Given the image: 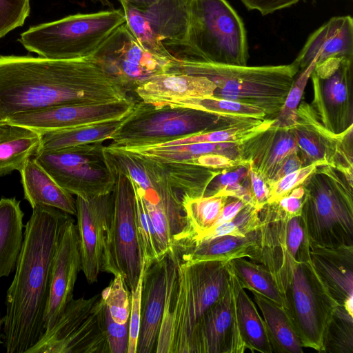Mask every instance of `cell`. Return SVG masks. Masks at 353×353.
Here are the masks:
<instances>
[{
    "mask_svg": "<svg viewBox=\"0 0 353 353\" xmlns=\"http://www.w3.org/2000/svg\"><path fill=\"white\" fill-rule=\"evenodd\" d=\"M131 98L88 57L0 55V123L13 114L58 105Z\"/></svg>",
    "mask_w": 353,
    "mask_h": 353,
    "instance_id": "cell-1",
    "label": "cell"
},
{
    "mask_svg": "<svg viewBox=\"0 0 353 353\" xmlns=\"http://www.w3.org/2000/svg\"><path fill=\"white\" fill-rule=\"evenodd\" d=\"M69 214L39 205L24 225L15 273L6 296L3 344L7 353H27L45 332L51 264Z\"/></svg>",
    "mask_w": 353,
    "mask_h": 353,
    "instance_id": "cell-2",
    "label": "cell"
},
{
    "mask_svg": "<svg viewBox=\"0 0 353 353\" xmlns=\"http://www.w3.org/2000/svg\"><path fill=\"white\" fill-rule=\"evenodd\" d=\"M162 321L154 352L194 353L199 323L228 290V261H194L170 248Z\"/></svg>",
    "mask_w": 353,
    "mask_h": 353,
    "instance_id": "cell-3",
    "label": "cell"
},
{
    "mask_svg": "<svg viewBox=\"0 0 353 353\" xmlns=\"http://www.w3.org/2000/svg\"><path fill=\"white\" fill-rule=\"evenodd\" d=\"M179 61L247 65L244 23L227 0H190L184 39L168 49Z\"/></svg>",
    "mask_w": 353,
    "mask_h": 353,
    "instance_id": "cell-4",
    "label": "cell"
},
{
    "mask_svg": "<svg viewBox=\"0 0 353 353\" xmlns=\"http://www.w3.org/2000/svg\"><path fill=\"white\" fill-rule=\"evenodd\" d=\"M299 70L294 63L248 66L179 61L171 72L205 77L216 86L214 97L255 105L273 119L281 110Z\"/></svg>",
    "mask_w": 353,
    "mask_h": 353,
    "instance_id": "cell-5",
    "label": "cell"
},
{
    "mask_svg": "<svg viewBox=\"0 0 353 353\" xmlns=\"http://www.w3.org/2000/svg\"><path fill=\"white\" fill-rule=\"evenodd\" d=\"M301 216L310 243L353 246V183L339 170L320 165L302 183Z\"/></svg>",
    "mask_w": 353,
    "mask_h": 353,
    "instance_id": "cell-6",
    "label": "cell"
},
{
    "mask_svg": "<svg viewBox=\"0 0 353 353\" xmlns=\"http://www.w3.org/2000/svg\"><path fill=\"white\" fill-rule=\"evenodd\" d=\"M125 22L122 8L78 13L30 27L18 41L30 52L57 60L87 58Z\"/></svg>",
    "mask_w": 353,
    "mask_h": 353,
    "instance_id": "cell-7",
    "label": "cell"
},
{
    "mask_svg": "<svg viewBox=\"0 0 353 353\" xmlns=\"http://www.w3.org/2000/svg\"><path fill=\"white\" fill-rule=\"evenodd\" d=\"M243 121L247 120L225 118L180 106L156 107L137 100L133 110L112 135L110 145L122 148L154 146Z\"/></svg>",
    "mask_w": 353,
    "mask_h": 353,
    "instance_id": "cell-8",
    "label": "cell"
},
{
    "mask_svg": "<svg viewBox=\"0 0 353 353\" xmlns=\"http://www.w3.org/2000/svg\"><path fill=\"white\" fill-rule=\"evenodd\" d=\"M287 266L276 280L284 301L283 309L303 347L323 352L324 337L338 305L310 258L289 260Z\"/></svg>",
    "mask_w": 353,
    "mask_h": 353,
    "instance_id": "cell-9",
    "label": "cell"
},
{
    "mask_svg": "<svg viewBox=\"0 0 353 353\" xmlns=\"http://www.w3.org/2000/svg\"><path fill=\"white\" fill-rule=\"evenodd\" d=\"M105 145L95 142L51 151L33 157L63 189L88 199L112 192L115 176L107 159Z\"/></svg>",
    "mask_w": 353,
    "mask_h": 353,
    "instance_id": "cell-10",
    "label": "cell"
},
{
    "mask_svg": "<svg viewBox=\"0 0 353 353\" xmlns=\"http://www.w3.org/2000/svg\"><path fill=\"white\" fill-rule=\"evenodd\" d=\"M100 294L74 298L27 353H110Z\"/></svg>",
    "mask_w": 353,
    "mask_h": 353,
    "instance_id": "cell-11",
    "label": "cell"
},
{
    "mask_svg": "<svg viewBox=\"0 0 353 353\" xmlns=\"http://www.w3.org/2000/svg\"><path fill=\"white\" fill-rule=\"evenodd\" d=\"M129 96L149 79L170 72L179 61L143 47L125 22L88 57Z\"/></svg>",
    "mask_w": 353,
    "mask_h": 353,
    "instance_id": "cell-12",
    "label": "cell"
},
{
    "mask_svg": "<svg viewBox=\"0 0 353 353\" xmlns=\"http://www.w3.org/2000/svg\"><path fill=\"white\" fill-rule=\"evenodd\" d=\"M115 184L103 272L121 274L129 290L135 288L141 270L137 238L135 196L130 179L112 170Z\"/></svg>",
    "mask_w": 353,
    "mask_h": 353,
    "instance_id": "cell-13",
    "label": "cell"
},
{
    "mask_svg": "<svg viewBox=\"0 0 353 353\" xmlns=\"http://www.w3.org/2000/svg\"><path fill=\"white\" fill-rule=\"evenodd\" d=\"M352 69L353 59L332 57L316 63L310 75L314 89L310 105L335 134L353 126Z\"/></svg>",
    "mask_w": 353,
    "mask_h": 353,
    "instance_id": "cell-14",
    "label": "cell"
},
{
    "mask_svg": "<svg viewBox=\"0 0 353 353\" xmlns=\"http://www.w3.org/2000/svg\"><path fill=\"white\" fill-rule=\"evenodd\" d=\"M190 0H159L140 9L119 0L125 23L138 42L147 50L174 57L168 48L185 37L188 22Z\"/></svg>",
    "mask_w": 353,
    "mask_h": 353,
    "instance_id": "cell-15",
    "label": "cell"
},
{
    "mask_svg": "<svg viewBox=\"0 0 353 353\" xmlns=\"http://www.w3.org/2000/svg\"><path fill=\"white\" fill-rule=\"evenodd\" d=\"M298 120L290 128L298 151L306 165H330L352 176V128L335 134L321 123L310 104L303 101L297 109Z\"/></svg>",
    "mask_w": 353,
    "mask_h": 353,
    "instance_id": "cell-16",
    "label": "cell"
},
{
    "mask_svg": "<svg viewBox=\"0 0 353 353\" xmlns=\"http://www.w3.org/2000/svg\"><path fill=\"white\" fill-rule=\"evenodd\" d=\"M133 98L99 103L68 104L9 117L3 123L25 127L38 132L121 120L133 110Z\"/></svg>",
    "mask_w": 353,
    "mask_h": 353,
    "instance_id": "cell-17",
    "label": "cell"
},
{
    "mask_svg": "<svg viewBox=\"0 0 353 353\" xmlns=\"http://www.w3.org/2000/svg\"><path fill=\"white\" fill-rule=\"evenodd\" d=\"M81 270L77 225L69 214L61 225L52 257L48 297L44 314L45 332L56 323L73 299L78 274Z\"/></svg>",
    "mask_w": 353,
    "mask_h": 353,
    "instance_id": "cell-18",
    "label": "cell"
},
{
    "mask_svg": "<svg viewBox=\"0 0 353 353\" xmlns=\"http://www.w3.org/2000/svg\"><path fill=\"white\" fill-rule=\"evenodd\" d=\"M75 200L81 271L87 281L93 283L103 269L112 194L88 199L76 196Z\"/></svg>",
    "mask_w": 353,
    "mask_h": 353,
    "instance_id": "cell-19",
    "label": "cell"
},
{
    "mask_svg": "<svg viewBox=\"0 0 353 353\" xmlns=\"http://www.w3.org/2000/svg\"><path fill=\"white\" fill-rule=\"evenodd\" d=\"M246 350L230 277L225 294L206 312L198 325L194 353H243Z\"/></svg>",
    "mask_w": 353,
    "mask_h": 353,
    "instance_id": "cell-20",
    "label": "cell"
},
{
    "mask_svg": "<svg viewBox=\"0 0 353 353\" xmlns=\"http://www.w3.org/2000/svg\"><path fill=\"white\" fill-rule=\"evenodd\" d=\"M310 263L338 306L353 316V246L326 248L309 242Z\"/></svg>",
    "mask_w": 353,
    "mask_h": 353,
    "instance_id": "cell-21",
    "label": "cell"
},
{
    "mask_svg": "<svg viewBox=\"0 0 353 353\" xmlns=\"http://www.w3.org/2000/svg\"><path fill=\"white\" fill-rule=\"evenodd\" d=\"M290 128L270 126L238 144L239 159L268 184L281 161L297 151Z\"/></svg>",
    "mask_w": 353,
    "mask_h": 353,
    "instance_id": "cell-22",
    "label": "cell"
},
{
    "mask_svg": "<svg viewBox=\"0 0 353 353\" xmlns=\"http://www.w3.org/2000/svg\"><path fill=\"white\" fill-rule=\"evenodd\" d=\"M168 268L166 254L144 272L137 353H151L156 347L163 314Z\"/></svg>",
    "mask_w": 353,
    "mask_h": 353,
    "instance_id": "cell-23",
    "label": "cell"
},
{
    "mask_svg": "<svg viewBox=\"0 0 353 353\" xmlns=\"http://www.w3.org/2000/svg\"><path fill=\"white\" fill-rule=\"evenodd\" d=\"M216 88V85L205 77L167 72L149 79L136 89L134 94L138 100L161 107L185 99L213 96Z\"/></svg>",
    "mask_w": 353,
    "mask_h": 353,
    "instance_id": "cell-24",
    "label": "cell"
},
{
    "mask_svg": "<svg viewBox=\"0 0 353 353\" xmlns=\"http://www.w3.org/2000/svg\"><path fill=\"white\" fill-rule=\"evenodd\" d=\"M316 56V63L332 57L353 59L351 16L334 17L320 26L308 37L293 63L303 70Z\"/></svg>",
    "mask_w": 353,
    "mask_h": 353,
    "instance_id": "cell-25",
    "label": "cell"
},
{
    "mask_svg": "<svg viewBox=\"0 0 353 353\" xmlns=\"http://www.w3.org/2000/svg\"><path fill=\"white\" fill-rule=\"evenodd\" d=\"M177 249L183 257L194 261L228 262L245 257L258 263L261 251L260 228L244 236H219Z\"/></svg>",
    "mask_w": 353,
    "mask_h": 353,
    "instance_id": "cell-26",
    "label": "cell"
},
{
    "mask_svg": "<svg viewBox=\"0 0 353 353\" xmlns=\"http://www.w3.org/2000/svg\"><path fill=\"white\" fill-rule=\"evenodd\" d=\"M19 172L24 199L32 208L42 205L76 215V200L72 194L61 187L34 157Z\"/></svg>",
    "mask_w": 353,
    "mask_h": 353,
    "instance_id": "cell-27",
    "label": "cell"
},
{
    "mask_svg": "<svg viewBox=\"0 0 353 353\" xmlns=\"http://www.w3.org/2000/svg\"><path fill=\"white\" fill-rule=\"evenodd\" d=\"M15 197L0 199V278L15 270L23 240L24 213Z\"/></svg>",
    "mask_w": 353,
    "mask_h": 353,
    "instance_id": "cell-28",
    "label": "cell"
},
{
    "mask_svg": "<svg viewBox=\"0 0 353 353\" xmlns=\"http://www.w3.org/2000/svg\"><path fill=\"white\" fill-rule=\"evenodd\" d=\"M143 156L162 172L181 197L203 196L210 183L224 170Z\"/></svg>",
    "mask_w": 353,
    "mask_h": 353,
    "instance_id": "cell-29",
    "label": "cell"
},
{
    "mask_svg": "<svg viewBox=\"0 0 353 353\" xmlns=\"http://www.w3.org/2000/svg\"><path fill=\"white\" fill-rule=\"evenodd\" d=\"M230 196L214 194L196 198L181 197L186 226L173 245L183 248L213 228Z\"/></svg>",
    "mask_w": 353,
    "mask_h": 353,
    "instance_id": "cell-30",
    "label": "cell"
},
{
    "mask_svg": "<svg viewBox=\"0 0 353 353\" xmlns=\"http://www.w3.org/2000/svg\"><path fill=\"white\" fill-rule=\"evenodd\" d=\"M41 148L40 133L21 126L8 125L0 136V177L19 172Z\"/></svg>",
    "mask_w": 353,
    "mask_h": 353,
    "instance_id": "cell-31",
    "label": "cell"
},
{
    "mask_svg": "<svg viewBox=\"0 0 353 353\" xmlns=\"http://www.w3.org/2000/svg\"><path fill=\"white\" fill-rule=\"evenodd\" d=\"M229 268L234 290L239 324L247 350L252 352L273 353L262 316L245 288L239 283L230 265Z\"/></svg>",
    "mask_w": 353,
    "mask_h": 353,
    "instance_id": "cell-32",
    "label": "cell"
},
{
    "mask_svg": "<svg viewBox=\"0 0 353 353\" xmlns=\"http://www.w3.org/2000/svg\"><path fill=\"white\" fill-rule=\"evenodd\" d=\"M265 322L273 352L303 353V345L283 307L255 292H251Z\"/></svg>",
    "mask_w": 353,
    "mask_h": 353,
    "instance_id": "cell-33",
    "label": "cell"
},
{
    "mask_svg": "<svg viewBox=\"0 0 353 353\" xmlns=\"http://www.w3.org/2000/svg\"><path fill=\"white\" fill-rule=\"evenodd\" d=\"M124 118L77 128L39 132V151H51L110 140Z\"/></svg>",
    "mask_w": 353,
    "mask_h": 353,
    "instance_id": "cell-34",
    "label": "cell"
},
{
    "mask_svg": "<svg viewBox=\"0 0 353 353\" xmlns=\"http://www.w3.org/2000/svg\"><path fill=\"white\" fill-rule=\"evenodd\" d=\"M123 149L151 157L181 163H192L195 159L207 154L224 155L230 159L240 161L238 144L232 143H196Z\"/></svg>",
    "mask_w": 353,
    "mask_h": 353,
    "instance_id": "cell-35",
    "label": "cell"
},
{
    "mask_svg": "<svg viewBox=\"0 0 353 353\" xmlns=\"http://www.w3.org/2000/svg\"><path fill=\"white\" fill-rule=\"evenodd\" d=\"M228 263L243 288L259 293L284 307L280 290L272 274L263 265L245 257L232 259Z\"/></svg>",
    "mask_w": 353,
    "mask_h": 353,
    "instance_id": "cell-36",
    "label": "cell"
},
{
    "mask_svg": "<svg viewBox=\"0 0 353 353\" xmlns=\"http://www.w3.org/2000/svg\"><path fill=\"white\" fill-rule=\"evenodd\" d=\"M274 121V118L243 121L231 126L194 134L157 145L170 146L196 143H232L239 144L266 130L271 126Z\"/></svg>",
    "mask_w": 353,
    "mask_h": 353,
    "instance_id": "cell-37",
    "label": "cell"
},
{
    "mask_svg": "<svg viewBox=\"0 0 353 353\" xmlns=\"http://www.w3.org/2000/svg\"><path fill=\"white\" fill-rule=\"evenodd\" d=\"M170 106L193 108L240 121L268 118L265 111L259 107L214 96L185 99Z\"/></svg>",
    "mask_w": 353,
    "mask_h": 353,
    "instance_id": "cell-38",
    "label": "cell"
},
{
    "mask_svg": "<svg viewBox=\"0 0 353 353\" xmlns=\"http://www.w3.org/2000/svg\"><path fill=\"white\" fill-rule=\"evenodd\" d=\"M130 180L134 187L135 196L137 238L141 261V268L145 272L153 263L161 260L163 256L161 254L158 239L147 212L142 196L134 181L131 179Z\"/></svg>",
    "mask_w": 353,
    "mask_h": 353,
    "instance_id": "cell-39",
    "label": "cell"
},
{
    "mask_svg": "<svg viewBox=\"0 0 353 353\" xmlns=\"http://www.w3.org/2000/svg\"><path fill=\"white\" fill-rule=\"evenodd\" d=\"M221 194L238 198L253 205L249 179V167L239 165L223 170L208 185L203 196Z\"/></svg>",
    "mask_w": 353,
    "mask_h": 353,
    "instance_id": "cell-40",
    "label": "cell"
},
{
    "mask_svg": "<svg viewBox=\"0 0 353 353\" xmlns=\"http://www.w3.org/2000/svg\"><path fill=\"white\" fill-rule=\"evenodd\" d=\"M323 352H353V316L343 307L338 306L327 327Z\"/></svg>",
    "mask_w": 353,
    "mask_h": 353,
    "instance_id": "cell-41",
    "label": "cell"
},
{
    "mask_svg": "<svg viewBox=\"0 0 353 353\" xmlns=\"http://www.w3.org/2000/svg\"><path fill=\"white\" fill-rule=\"evenodd\" d=\"M260 226L259 210L253 205L248 204L232 219L212 228L185 248L219 236H244Z\"/></svg>",
    "mask_w": 353,
    "mask_h": 353,
    "instance_id": "cell-42",
    "label": "cell"
},
{
    "mask_svg": "<svg viewBox=\"0 0 353 353\" xmlns=\"http://www.w3.org/2000/svg\"><path fill=\"white\" fill-rule=\"evenodd\" d=\"M317 59L318 56L313 59L306 68L302 70L296 80H294L281 110L274 118V121L272 124V126L291 128L296 124L298 120L297 109Z\"/></svg>",
    "mask_w": 353,
    "mask_h": 353,
    "instance_id": "cell-43",
    "label": "cell"
},
{
    "mask_svg": "<svg viewBox=\"0 0 353 353\" xmlns=\"http://www.w3.org/2000/svg\"><path fill=\"white\" fill-rule=\"evenodd\" d=\"M105 307L112 319L119 323L129 321L131 308V293L121 274L114 279L101 293Z\"/></svg>",
    "mask_w": 353,
    "mask_h": 353,
    "instance_id": "cell-44",
    "label": "cell"
},
{
    "mask_svg": "<svg viewBox=\"0 0 353 353\" xmlns=\"http://www.w3.org/2000/svg\"><path fill=\"white\" fill-rule=\"evenodd\" d=\"M30 12V0H0V39L22 26Z\"/></svg>",
    "mask_w": 353,
    "mask_h": 353,
    "instance_id": "cell-45",
    "label": "cell"
},
{
    "mask_svg": "<svg viewBox=\"0 0 353 353\" xmlns=\"http://www.w3.org/2000/svg\"><path fill=\"white\" fill-rule=\"evenodd\" d=\"M319 165L310 164L292 172L269 187L268 203L276 202L301 185Z\"/></svg>",
    "mask_w": 353,
    "mask_h": 353,
    "instance_id": "cell-46",
    "label": "cell"
},
{
    "mask_svg": "<svg viewBox=\"0 0 353 353\" xmlns=\"http://www.w3.org/2000/svg\"><path fill=\"white\" fill-rule=\"evenodd\" d=\"M143 274L144 270L141 268L138 283L135 288L130 290L131 308L129 318V341L127 353H137L141 322Z\"/></svg>",
    "mask_w": 353,
    "mask_h": 353,
    "instance_id": "cell-47",
    "label": "cell"
},
{
    "mask_svg": "<svg viewBox=\"0 0 353 353\" xmlns=\"http://www.w3.org/2000/svg\"><path fill=\"white\" fill-rule=\"evenodd\" d=\"M105 321L110 353H127L129 341V321L123 324L114 321L106 307Z\"/></svg>",
    "mask_w": 353,
    "mask_h": 353,
    "instance_id": "cell-48",
    "label": "cell"
},
{
    "mask_svg": "<svg viewBox=\"0 0 353 353\" xmlns=\"http://www.w3.org/2000/svg\"><path fill=\"white\" fill-rule=\"evenodd\" d=\"M305 191L303 185L293 189L288 194L276 201L278 207L290 216L301 214Z\"/></svg>",
    "mask_w": 353,
    "mask_h": 353,
    "instance_id": "cell-49",
    "label": "cell"
},
{
    "mask_svg": "<svg viewBox=\"0 0 353 353\" xmlns=\"http://www.w3.org/2000/svg\"><path fill=\"white\" fill-rule=\"evenodd\" d=\"M300 1L301 0H241L248 10H257L262 15L290 7Z\"/></svg>",
    "mask_w": 353,
    "mask_h": 353,
    "instance_id": "cell-50",
    "label": "cell"
},
{
    "mask_svg": "<svg viewBox=\"0 0 353 353\" xmlns=\"http://www.w3.org/2000/svg\"><path fill=\"white\" fill-rule=\"evenodd\" d=\"M249 179L254 206L259 210L269 201V187L266 182L249 168Z\"/></svg>",
    "mask_w": 353,
    "mask_h": 353,
    "instance_id": "cell-51",
    "label": "cell"
},
{
    "mask_svg": "<svg viewBox=\"0 0 353 353\" xmlns=\"http://www.w3.org/2000/svg\"><path fill=\"white\" fill-rule=\"evenodd\" d=\"M304 166H306V165L298 150L289 154L281 161L275 170L268 184V187L271 186L287 174Z\"/></svg>",
    "mask_w": 353,
    "mask_h": 353,
    "instance_id": "cell-52",
    "label": "cell"
},
{
    "mask_svg": "<svg viewBox=\"0 0 353 353\" xmlns=\"http://www.w3.org/2000/svg\"><path fill=\"white\" fill-rule=\"evenodd\" d=\"M247 205L248 203L240 199L229 197L213 228L232 219Z\"/></svg>",
    "mask_w": 353,
    "mask_h": 353,
    "instance_id": "cell-53",
    "label": "cell"
},
{
    "mask_svg": "<svg viewBox=\"0 0 353 353\" xmlns=\"http://www.w3.org/2000/svg\"><path fill=\"white\" fill-rule=\"evenodd\" d=\"M130 6L140 9L148 8L159 0H123Z\"/></svg>",
    "mask_w": 353,
    "mask_h": 353,
    "instance_id": "cell-54",
    "label": "cell"
},
{
    "mask_svg": "<svg viewBox=\"0 0 353 353\" xmlns=\"http://www.w3.org/2000/svg\"><path fill=\"white\" fill-rule=\"evenodd\" d=\"M92 1L95 3H99L103 6H108L110 9H113V6L112 3L109 0H92Z\"/></svg>",
    "mask_w": 353,
    "mask_h": 353,
    "instance_id": "cell-55",
    "label": "cell"
},
{
    "mask_svg": "<svg viewBox=\"0 0 353 353\" xmlns=\"http://www.w3.org/2000/svg\"><path fill=\"white\" fill-rule=\"evenodd\" d=\"M8 125L6 123H0V136L6 130Z\"/></svg>",
    "mask_w": 353,
    "mask_h": 353,
    "instance_id": "cell-56",
    "label": "cell"
},
{
    "mask_svg": "<svg viewBox=\"0 0 353 353\" xmlns=\"http://www.w3.org/2000/svg\"><path fill=\"white\" fill-rule=\"evenodd\" d=\"M3 318H1V316H0V331H1V326L3 325ZM1 332H0V344L3 343V341H1Z\"/></svg>",
    "mask_w": 353,
    "mask_h": 353,
    "instance_id": "cell-57",
    "label": "cell"
}]
</instances>
